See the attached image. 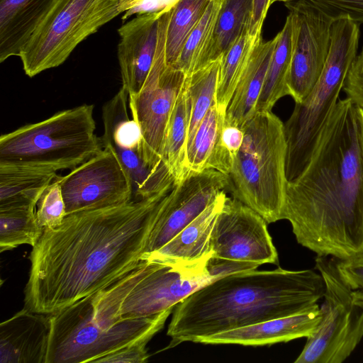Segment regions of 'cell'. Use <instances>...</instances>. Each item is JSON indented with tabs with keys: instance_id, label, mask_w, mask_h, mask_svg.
Instances as JSON below:
<instances>
[{
	"instance_id": "obj_1",
	"label": "cell",
	"mask_w": 363,
	"mask_h": 363,
	"mask_svg": "<svg viewBox=\"0 0 363 363\" xmlns=\"http://www.w3.org/2000/svg\"><path fill=\"white\" fill-rule=\"evenodd\" d=\"M173 186L147 199L67 214L59 226L43 229L29 257L24 308L53 314L133 270Z\"/></svg>"
},
{
	"instance_id": "obj_2",
	"label": "cell",
	"mask_w": 363,
	"mask_h": 363,
	"mask_svg": "<svg viewBox=\"0 0 363 363\" xmlns=\"http://www.w3.org/2000/svg\"><path fill=\"white\" fill-rule=\"evenodd\" d=\"M317 256L363 250V155L357 106L347 97L330 114L301 174L288 181L280 220Z\"/></svg>"
},
{
	"instance_id": "obj_3",
	"label": "cell",
	"mask_w": 363,
	"mask_h": 363,
	"mask_svg": "<svg viewBox=\"0 0 363 363\" xmlns=\"http://www.w3.org/2000/svg\"><path fill=\"white\" fill-rule=\"evenodd\" d=\"M324 292L323 277L311 269H255L219 278L174 306L166 349L306 311Z\"/></svg>"
},
{
	"instance_id": "obj_4",
	"label": "cell",
	"mask_w": 363,
	"mask_h": 363,
	"mask_svg": "<svg viewBox=\"0 0 363 363\" xmlns=\"http://www.w3.org/2000/svg\"><path fill=\"white\" fill-rule=\"evenodd\" d=\"M242 129L228 190L267 223H274L280 220L288 182L284 124L272 111H256Z\"/></svg>"
},
{
	"instance_id": "obj_5",
	"label": "cell",
	"mask_w": 363,
	"mask_h": 363,
	"mask_svg": "<svg viewBox=\"0 0 363 363\" xmlns=\"http://www.w3.org/2000/svg\"><path fill=\"white\" fill-rule=\"evenodd\" d=\"M359 36V25L350 18L333 22L330 50L322 73L304 100L295 104L284 124L288 181L298 177L311 157L357 55Z\"/></svg>"
},
{
	"instance_id": "obj_6",
	"label": "cell",
	"mask_w": 363,
	"mask_h": 363,
	"mask_svg": "<svg viewBox=\"0 0 363 363\" xmlns=\"http://www.w3.org/2000/svg\"><path fill=\"white\" fill-rule=\"evenodd\" d=\"M93 113L82 104L1 135L0 164L72 169L104 149Z\"/></svg>"
},
{
	"instance_id": "obj_7",
	"label": "cell",
	"mask_w": 363,
	"mask_h": 363,
	"mask_svg": "<svg viewBox=\"0 0 363 363\" xmlns=\"http://www.w3.org/2000/svg\"><path fill=\"white\" fill-rule=\"evenodd\" d=\"M122 13L119 0H56L22 49L27 76L63 64L83 40Z\"/></svg>"
},
{
	"instance_id": "obj_8",
	"label": "cell",
	"mask_w": 363,
	"mask_h": 363,
	"mask_svg": "<svg viewBox=\"0 0 363 363\" xmlns=\"http://www.w3.org/2000/svg\"><path fill=\"white\" fill-rule=\"evenodd\" d=\"M315 262L325 282L321 318L294 362L341 363L363 337V303L353 301L335 257L317 256Z\"/></svg>"
},
{
	"instance_id": "obj_9",
	"label": "cell",
	"mask_w": 363,
	"mask_h": 363,
	"mask_svg": "<svg viewBox=\"0 0 363 363\" xmlns=\"http://www.w3.org/2000/svg\"><path fill=\"white\" fill-rule=\"evenodd\" d=\"M125 319L103 330L77 316L68 308L50 314L45 363L96 362L124 346L149 340L160 331L172 312Z\"/></svg>"
},
{
	"instance_id": "obj_10",
	"label": "cell",
	"mask_w": 363,
	"mask_h": 363,
	"mask_svg": "<svg viewBox=\"0 0 363 363\" xmlns=\"http://www.w3.org/2000/svg\"><path fill=\"white\" fill-rule=\"evenodd\" d=\"M172 10V9H171ZM171 10L160 18L159 41L152 68L140 91L128 96L132 119L141 134V155L152 169L167 168L163 161L166 128L186 74L165 60L166 31Z\"/></svg>"
},
{
	"instance_id": "obj_11",
	"label": "cell",
	"mask_w": 363,
	"mask_h": 363,
	"mask_svg": "<svg viewBox=\"0 0 363 363\" xmlns=\"http://www.w3.org/2000/svg\"><path fill=\"white\" fill-rule=\"evenodd\" d=\"M128 93L120 90L102 108L103 147L109 148L128 173L133 187V201L149 198L172 186L174 179L167 168L152 169L141 155V134L128 113Z\"/></svg>"
},
{
	"instance_id": "obj_12",
	"label": "cell",
	"mask_w": 363,
	"mask_h": 363,
	"mask_svg": "<svg viewBox=\"0 0 363 363\" xmlns=\"http://www.w3.org/2000/svg\"><path fill=\"white\" fill-rule=\"evenodd\" d=\"M66 215L133 201L130 179L114 152L104 149L66 175L57 176Z\"/></svg>"
},
{
	"instance_id": "obj_13",
	"label": "cell",
	"mask_w": 363,
	"mask_h": 363,
	"mask_svg": "<svg viewBox=\"0 0 363 363\" xmlns=\"http://www.w3.org/2000/svg\"><path fill=\"white\" fill-rule=\"evenodd\" d=\"M218 258L278 264V254L266 220L235 198L226 197L214 223L210 241Z\"/></svg>"
},
{
	"instance_id": "obj_14",
	"label": "cell",
	"mask_w": 363,
	"mask_h": 363,
	"mask_svg": "<svg viewBox=\"0 0 363 363\" xmlns=\"http://www.w3.org/2000/svg\"><path fill=\"white\" fill-rule=\"evenodd\" d=\"M207 261L195 264L158 261L156 267L125 299L118 320L152 316L174 308L192 293L216 280L207 272Z\"/></svg>"
},
{
	"instance_id": "obj_15",
	"label": "cell",
	"mask_w": 363,
	"mask_h": 363,
	"mask_svg": "<svg viewBox=\"0 0 363 363\" xmlns=\"http://www.w3.org/2000/svg\"><path fill=\"white\" fill-rule=\"evenodd\" d=\"M229 176L213 169L189 172L164 198L150 232L145 254L177 235L228 189Z\"/></svg>"
},
{
	"instance_id": "obj_16",
	"label": "cell",
	"mask_w": 363,
	"mask_h": 363,
	"mask_svg": "<svg viewBox=\"0 0 363 363\" xmlns=\"http://www.w3.org/2000/svg\"><path fill=\"white\" fill-rule=\"evenodd\" d=\"M293 51L288 81L289 96L300 103L318 81L330 47L333 21L311 8H289Z\"/></svg>"
},
{
	"instance_id": "obj_17",
	"label": "cell",
	"mask_w": 363,
	"mask_h": 363,
	"mask_svg": "<svg viewBox=\"0 0 363 363\" xmlns=\"http://www.w3.org/2000/svg\"><path fill=\"white\" fill-rule=\"evenodd\" d=\"M167 11L136 15L118 30L122 87L128 96L140 91L149 74L157 52L160 18Z\"/></svg>"
},
{
	"instance_id": "obj_18",
	"label": "cell",
	"mask_w": 363,
	"mask_h": 363,
	"mask_svg": "<svg viewBox=\"0 0 363 363\" xmlns=\"http://www.w3.org/2000/svg\"><path fill=\"white\" fill-rule=\"evenodd\" d=\"M320 318V306L316 303L302 313L220 332L203 337L198 342L237 344L245 346H262L286 342L309 337L315 330Z\"/></svg>"
},
{
	"instance_id": "obj_19",
	"label": "cell",
	"mask_w": 363,
	"mask_h": 363,
	"mask_svg": "<svg viewBox=\"0 0 363 363\" xmlns=\"http://www.w3.org/2000/svg\"><path fill=\"white\" fill-rule=\"evenodd\" d=\"M50 315L23 308L0 325L1 363H45Z\"/></svg>"
},
{
	"instance_id": "obj_20",
	"label": "cell",
	"mask_w": 363,
	"mask_h": 363,
	"mask_svg": "<svg viewBox=\"0 0 363 363\" xmlns=\"http://www.w3.org/2000/svg\"><path fill=\"white\" fill-rule=\"evenodd\" d=\"M226 197V191H223L213 203L168 242L143 257L172 264L207 261L213 254L210 247L212 229Z\"/></svg>"
},
{
	"instance_id": "obj_21",
	"label": "cell",
	"mask_w": 363,
	"mask_h": 363,
	"mask_svg": "<svg viewBox=\"0 0 363 363\" xmlns=\"http://www.w3.org/2000/svg\"><path fill=\"white\" fill-rule=\"evenodd\" d=\"M276 41V36L269 40L262 34L257 38L226 110L225 123L242 128L256 113Z\"/></svg>"
},
{
	"instance_id": "obj_22",
	"label": "cell",
	"mask_w": 363,
	"mask_h": 363,
	"mask_svg": "<svg viewBox=\"0 0 363 363\" xmlns=\"http://www.w3.org/2000/svg\"><path fill=\"white\" fill-rule=\"evenodd\" d=\"M56 0H0V62L18 56Z\"/></svg>"
},
{
	"instance_id": "obj_23",
	"label": "cell",
	"mask_w": 363,
	"mask_h": 363,
	"mask_svg": "<svg viewBox=\"0 0 363 363\" xmlns=\"http://www.w3.org/2000/svg\"><path fill=\"white\" fill-rule=\"evenodd\" d=\"M225 113L218 108L216 101L208 109L187 150L188 172L213 169L227 175L230 173L234 161L221 140Z\"/></svg>"
},
{
	"instance_id": "obj_24",
	"label": "cell",
	"mask_w": 363,
	"mask_h": 363,
	"mask_svg": "<svg viewBox=\"0 0 363 363\" xmlns=\"http://www.w3.org/2000/svg\"><path fill=\"white\" fill-rule=\"evenodd\" d=\"M191 114V104L186 76L168 120L163 146V161L175 184L189 174L187 138Z\"/></svg>"
},
{
	"instance_id": "obj_25",
	"label": "cell",
	"mask_w": 363,
	"mask_h": 363,
	"mask_svg": "<svg viewBox=\"0 0 363 363\" xmlns=\"http://www.w3.org/2000/svg\"><path fill=\"white\" fill-rule=\"evenodd\" d=\"M57 172L28 166L0 164V207L35 205Z\"/></svg>"
},
{
	"instance_id": "obj_26",
	"label": "cell",
	"mask_w": 363,
	"mask_h": 363,
	"mask_svg": "<svg viewBox=\"0 0 363 363\" xmlns=\"http://www.w3.org/2000/svg\"><path fill=\"white\" fill-rule=\"evenodd\" d=\"M276 38L265 80L256 105V111H272L281 98L289 95L288 81L293 51L292 22L289 13Z\"/></svg>"
},
{
	"instance_id": "obj_27",
	"label": "cell",
	"mask_w": 363,
	"mask_h": 363,
	"mask_svg": "<svg viewBox=\"0 0 363 363\" xmlns=\"http://www.w3.org/2000/svg\"><path fill=\"white\" fill-rule=\"evenodd\" d=\"M253 1L221 0L212 38L201 67L220 57L245 31L249 30Z\"/></svg>"
},
{
	"instance_id": "obj_28",
	"label": "cell",
	"mask_w": 363,
	"mask_h": 363,
	"mask_svg": "<svg viewBox=\"0 0 363 363\" xmlns=\"http://www.w3.org/2000/svg\"><path fill=\"white\" fill-rule=\"evenodd\" d=\"M35 207L32 204L0 207L1 252L21 245H35L43 233L37 220Z\"/></svg>"
},
{
	"instance_id": "obj_29",
	"label": "cell",
	"mask_w": 363,
	"mask_h": 363,
	"mask_svg": "<svg viewBox=\"0 0 363 363\" xmlns=\"http://www.w3.org/2000/svg\"><path fill=\"white\" fill-rule=\"evenodd\" d=\"M221 57L209 62L187 76L191 104V120L187 138V150L197 129L211 106L216 101V90Z\"/></svg>"
},
{
	"instance_id": "obj_30",
	"label": "cell",
	"mask_w": 363,
	"mask_h": 363,
	"mask_svg": "<svg viewBox=\"0 0 363 363\" xmlns=\"http://www.w3.org/2000/svg\"><path fill=\"white\" fill-rule=\"evenodd\" d=\"M211 0H179L172 9L166 31L165 60L174 65L189 35Z\"/></svg>"
},
{
	"instance_id": "obj_31",
	"label": "cell",
	"mask_w": 363,
	"mask_h": 363,
	"mask_svg": "<svg viewBox=\"0 0 363 363\" xmlns=\"http://www.w3.org/2000/svg\"><path fill=\"white\" fill-rule=\"evenodd\" d=\"M259 35L252 36L249 33V30H247L221 56L216 104L222 111L226 112L252 47Z\"/></svg>"
},
{
	"instance_id": "obj_32",
	"label": "cell",
	"mask_w": 363,
	"mask_h": 363,
	"mask_svg": "<svg viewBox=\"0 0 363 363\" xmlns=\"http://www.w3.org/2000/svg\"><path fill=\"white\" fill-rule=\"evenodd\" d=\"M221 0H211L202 18L185 42L174 67L186 76L199 69L209 46Z\"/></svg>"
},
{
	"instance_id": "obj_33",
	"label": "cell",
	"mask_w": 363,
	"mask_h": 363,
	"mask_svg": "<svg viewBox=\"0 0 363 363\" xmlns=\"http://www.w3.org/2000/svg\"><path fill=\"white\" fill-rule=\"evenodd\" d=\"M289 8L313 9L333 21L348 17L363 23V0H294L284 4Z\"/></svg>"
},
{
	"instance_id": "obj_34",
	"label": "cell",
	"mask_w": 363,
	"mask_h": 363,
	"mask_svg": "<svg viewBox=\"0 0 363 363\" xmlns=\"http://www.w3.org/2000/svg\"><path fill=\"white\" fill-rule=\"evenodd\" d=\"M35 214L43 230L59 226L66 216L65 203L57 177L41 194L36 203Z\"/></svg>"
},
{
	"instance_id": "obj_35",
	"label": "cell",
	"mask_w": 363,
	"mask_h": 363,
	"mask_svg": "<svg viewBox=\"0 0 363 363\" xmlns=\"http://www.w3.org/2000/svg\"><path fill=\"white\" fill-rule=\"evenodd\" d=\"M338 270L352 289L354 302L363 303V250L344 259H337Z\"/></svg>"
},
{
	"instance_id": "obj_36",
	"label": "cell",
	"mask_w": 363,
	"mask_h": 363,
	"mask_svg": "<svg viewBox=\"0 0 363 363\" xmlns=\"http://www.w3.org/2000/svg\"><path fill=\"white\" fill-rule=\"evenodd\" d=\"M124 21L133 15L161 12L172 9L179 0H119Z\"/></svg>"
},
{
	"instance_id": "obj_37",
	"label": "cell",
	"mask_w": 363,
	"mask_h": 363,
	"mask_svg": "<svg viewBox=\"0 0 363 363\" xmlns=\"http://www.w3.org/2000/svg\"><path fill=\"white\" fill-rule=\"evenodd\" d=\"M149 340H143L124 346L111 352L96 362L103 363H142L147 361L149 354L146 345Z\"/></svg>"
},
{
	"instance_id": "obj_38",
	"label": "cell",
	"mask_w": 363,
	"mask_h": 363,
	"mask_svg": "<svg viewBox=\"0 0 363 363\" xmlns=\"http://www.w3.org/2000/svg\"><path fill=\"white\" fill-rule=\"evenodd\" d=\"M343 90L347 98L363 109V47L350 68Z\"/></svg>"
},
{
	"instance_id": "obj_39",
	"label": "cell",
	"mask_w": 363,
	"mask_h": 363,
	"mask_svg": "<svg viewBox=\"0 0 363 363\" xmlns=\"http://www.w3.org/2000/svg\"><path fill=\"white\" fill-rule=\"evenodd\" d=\"M259 264L225 259L211 256L206 263L208 274L214 279L233 274L238 272L255 270Z\"/></svg>"
},
{
	"instance_id": "obj_40",
	"label": "cell",
	"mask_w": 363,
	"mask_h": 363,
	"mask_svg": "<svg viewBox=\"0 0 363 363\" xmlns=\"http://www.w3.org/2000/svg\"><path fill=\"white\" fill-rule=\"evenodd\" d=\"M243 139L244 131L242 128L225 122L221 134L222 144L233 161L242 144Z\"/></svg>"
},
{
	"instance_id": "obj_41",
	"label": "cell",
	"mask_w": 363,
	"mask_h": 363,
	"mask_svg": "<svg viewBox=\"0 0 363 363\" xmlns=\"http://www.w3.org/2000/svg\"><path fill=\"white\" fill-rule=\"evenodd\" d=\"M270 6V0H254L252 18L249 27V33L252 36L261 34L262 28L267 13Z\"/></svg>"
},
{
	"instance_id": "obj_42",
	"label": "cell",
	"mask_w": 363,
	"mask_h": 363,
	"mask_svg": "<svg viewBox=\"0 0 363 363\" xmlns=\"http://www.w3.org/2000/svg\"><path fill=\"white\" fill-rule=\"evenodd\" d=\"M358 115L360 121V127H361V143H362V155H363V109L358 107Z\"/></svg>"
},
{
	"instance_id": "obj_43",
	"label": "cell",
	"mask_w": 363,
	"mask_h": 363,
	"mask_svg": "<svg viewBox=\"0 0 363 363\" xmlns=\"http://www.w3.org/2000/svg\"><path fill=\"white\" fill-rule=\"evenodd\" d=\"M292 1L294 0H270V6L275 2H284L285 4Z\"/></svg>"
}]
</instances>
